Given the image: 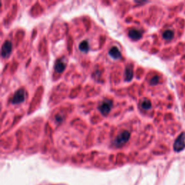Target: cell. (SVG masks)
I'll return each mask as SVG.
<instances>
[{"instance_id":"1","label":"cell","mask_w":185,"mask_h":185,"mask_svg":"<svg viewBox=\"0 0 185 185\" xmlns=\"http://www.w3.org/2000/svg\"><path fill=\"white\" fill-rule=\"evenodd\" d=\"M130 137V133L127 130L121 132L117 137L115 138L114 141V145L116 147H121V146H124L126 143L129 140Z\"/></svg>"},{"instance_id":"2","label":"cell","mask_w":185,"mask_h":185,"mask_svg":"<svg viewBox=\"0 0 185 185\" xmlns=\"http://www.w3.org/2000/svg\"><path fill=\"white\" fill-rule=\"evenodd\" d=\"M112 106H113V102H112V100H109V99H105L99 105L98 110L100 111V112L102 114L104 115V116H106L111 112Z\"/></svg>"},{"instance_id":"3","label":"cell","mask_w":185,"mask_h":185,"mask_svg":"<svg viewBox=\"0 0 185 185\" xmlns=\"http://www.w3.org/2000/svg\"><path fill=\"white\" fill-rule=\"evenodd\" d=\"M185 148V133L182 132L176 140L174 144V149L175 151L180 152Z\"/></svg>"},{"instance_id":"4","label":"cell","mask_w":185,"mask_h":185,"mask_svg":"<svg viewBox=\"0 0 185 185\" xmlns=\"http://www.w3.org/2000/svg\"><path fill=\"white\" fill-rule=\"evenodd\" d=\"M26 93L25 90L20 89L16 91L15 95L13 96L12 100V104H20L23 103L26 99Z\"/></svg>"},{"instance_id":"5","label":"cell","mask_w":185,"mask_h":185,"mask_svg":"<svg viewBox=\"0 0 185 185\" xmlns=\"http://www.w3.org/2000/svg\"><path fill=\"white\" fill-rule=\"evenodd\" d=\"M12 43L9 41H6L1 46V56H2V57L6 58V57H8L10 53L12 52Z\"/></svg>"},{"instance_id":"6","label":"cell","mask_w":185,"mask_h":185,"mask_svg":"<svg viewBox=\"0 0 185 185\" xmlns=\"http://www.w3.org/2000/svg\"><path fill=\"white\" fill-rule=\"evenodd\" d=\"M129 37L133 41H137V40L140 39L143 36V33L140 30H137V29L133 28L130 30L129 31Z\"/></svg>"},{"instance_id":"7","label":"cell","mask_w":185,"mask_h":185,"mask_svg":"<svg viewBox=\"0 0 185 185\" xmlns=\"http://www.w3.org/2000/svg\"><path fill=\"white\" fill-rule=\"evenodd\" d=\"M66 68V63L63 61V60H57L54 66V69H55L56 72L58 73H62Z\"/></svg>"},{"instance_id":"8","label":"cell","mask_w":185,"mask_h":185,"mask_svg":"<svg viewBox=\"0 0 185 185\" xmlns=\"http://www.w3.org/2000/svg\"><path fill=\"white\" fill-rule=\"evenodd\" d=\"M109 55L112 58L114 59V60H118V59H120L122 57V54H121L120 51L116 46H114L110 49V50H109Z\"/></svg>"},{"instance_id":"9","label":"cell","mask_w":185,"mask_h":185,"mask_svg":"<svg viewBox=\"0 0 185 185\" xmlns=\"http://www.w3.org/2000/svg\"><path fill=\"white\" fill-rule=\"evenodd\" d=\"M124 76H125V80L126 81H130L133 78V70L131 66H129L126 68L125 73H124Z\"/></svg>"},{"instance_id":"10","label":"cell","mask_w":185,"mask_h":185,"mask_svg":"<svg viewBox=\"0 0 185 185\" xmlns=\"http://www.w3.org/2000/svg\"><path fill=\"white\" fill-rule=\"evenodd\" d=\"M79 49L82 52L87 53L89 51V44L87 41H83L79 44Z\"/></svg>"},{"instance_id":"11","label":"cell","mask_w":185,"mask_h":185,"mask_svg":"<svg viewBox=\"0 0 185 185\" xmlns=\"http://www.w3.org/2000/svg\"><path fill=\"white\" fill-rule=\"evenodd\" d=\"M174 32L171 30H167L163 33V38L166 40V41H171L173 38H174Z\"/></svg>"},{"instance_id":"12","label":"cell","mask_w":185,"mask_h":185,"mask_svg":"<svg viewBox=\"0 0 185 185\" xmlns=\"http://www.w3.org/2000/svg\"><path fill=\"white\" fill-rule=\"evenodd\" d=\"M141 106L143 109H145V110H148V109H150L152 106L151 102H150L148 99H145V100H143V102H142Z\"/></svg>"},{"instance_id":"13","label":"cell","mask_w":185,"mask_h":185,"mask_svg":"<svg viewBox=\"0 0 185 185\" xmlns=\"http://www.w3.org/2000/svg\"><path fill=\"white\" fill-rule=\"evenodd\" d=\"M158 80H159V78H158V76L153 77V78L150 80V84L153 85H156V84H158Z\"/></svg>"},{"instance_id":"14","label":"cell","mask_w":185,"mask_h":185,"mask_svg":"<svg viewBox=\"0 0 185 185\" xmlns=\"http://www.w3.org/2000/svg\"><path fill=\"white\" fill-rule=\"evenodd\" d=\"M58 116H56V120L57 121V122H61V121L62 120V117H60V115H57Z\"/></svg>"}]
</instances>
